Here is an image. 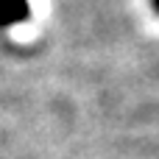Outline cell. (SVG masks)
<instances>
[{"instance_id":"cell-1","label":"cell","mask_w":159,"mask_h":159,"mask_svg":"<svg viewBox=\"0 0 159 159\" xmlns=\"http://www.w3.org/2000/svg\"><path fill=\"white\" fill-rule=\"evenodd\" d=\"M31 17L28 0H0V28H11Z\"/></svg>"},{"instance_id":"cell-2","label":"cell","mask_w":159,"mask_h":159,"mask_svg":"<svg viewBox=\"0 0 159 159\" xmlns=\"http://www.w3.org/2000/svg\"><path fill=\"white\" fill-rule=\"evenodd\" d=\"M151 3H154V8H157V11H159V0H151Z\"/></svg>"}]
</instances>
